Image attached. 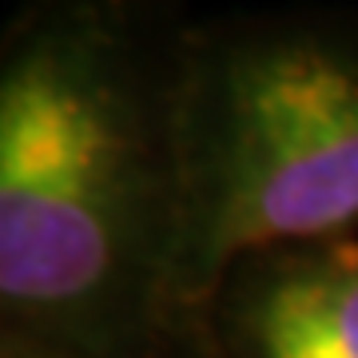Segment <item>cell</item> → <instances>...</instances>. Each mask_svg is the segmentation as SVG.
Here are the masks:
<instances>
[{
  "mask_svg": "<svg viewBox=\"0 0 358 358\" xmlns=\"http://www.w3.org/2000/svg\"><path fill=\"white\" fill-rule=\"evenodd\" d=\"M183 0H20L0 36L8 358H159L183 315Z\"/></svg>",
  "mask_w": 358,
  "mask_h": 358,
  "instance_id": "6da1fadb",
  "label": "cell"
},
{
  "mask_svg": "<svg viewBox=\"0 0 358 358\" xmlns=\"http://www.w3.org/2000/svg\"><path fill=\"white\" fill-rule=\"evenodd\" d=\"M183 315L231 263L358 231V32L331 16L192 20L179 96Z\"/></svg>",
  "mask_w": 358,
  "mask_h": 358,
  "instance_id": "7a4b0ae2",
  "label": "cell"
},
{
  "mask_svg": "<svg viewBox=\"0 0 358 358\" xmlns=\"http://www.w3.org/2000/svg\"><path fill=\"white\" fill-rule=\"evenodd\" d=\"M195 346L219 358H358V231L231 263L195 315Z\"/></svg>",
  "mask_w": 358,
  "mask_h": 358,
  "instance_id": "3957f363",
  "label": "cell"
}]
</instances>
